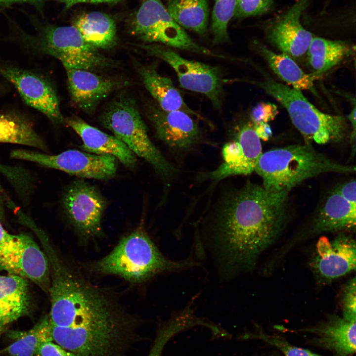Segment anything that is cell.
<instances>
[{
    "instance_id": "1",
    "label": "cell",
    "mask_w": 356,
    "mask_h": 356,
    "mask_svg": "<svg viewBox=\"0 0 356 356\" xmlns=\"http://www.w3.org/2000/svg\"><path fill=\"white\" fill-rule=\"evenodd\" d=\"M288 194L248 181L219 198L209 225L225 272L252 267L275 240L285 220Z\"/></svg>"
},
{
    "instance_id": "2",
    "label": "cell",
    "mask_w": 356,
    "mask_h": 356,
    "mask_svg": "<svg viewBox=\"0 0 356 356\" xmlns=\"http://www.w3.org/2000/svg\"><path fill=\"white\" fill-rule=\"evenodd\" d=\"M50 324L67 327L126 329L129 319L103 290L68 269L51 249Z\"/></svg>"
},
{
    "instance_id": "3",
    "label": "cell",
    "mask_w": 356,
    "mask_h": 356,
    "mask_svg": "<svg viewBox=\"0 0 356 356\" xmlns=\"http://www.w3.org/2000/svg\"><path fill=\"white\" fill-rule=\"evenodd\" d=\"M354 166L336 162L308 144H296L269 150L261 154L255 169L263 186L289 192L303 181L322 174L355 172Z\"/></svg>"
},
{
    "instance_id": "4",
    "label": "cell",
    "mask_w": 356,
    "mask_h": 356,
    "mask_svg": "<svg viewBox=\"0 0 356 356\" xmlns=\"http://www.w3.org/2000/svg\"><path fill=\"white\" fill-rule=\"evenodd\" d=\"M191 261L166 258L148 234L138 228L123 237L108 254L92 265L99 273L119 276L133 283L142 282L156 274L183 268Z\"/></svg>"
},
{
    "instance_id": "5",
    "label": "cell",
    "mask_w": 356,
    "mask_h": 356,
    "mask_svg": "<svg viewBox=\"0 0 356 356\" xmlns=\"http://www.w3.org/2000/svg\"><path fill=\"white\" fill-rule=\"evenodd\" d=\"M100 121L105 128L148 162L164 179L171 180L178 174V170L151 141L136 103L130 96L122 94L117 97L104 111Z\"/></svg>"
},
{
    "instance_id": "6",
    "label": "cell",
    "mask_w": 356,
    "mask_h": 356,
    "mask_svg": "<svg viewBox=\"0 0 356 356\" xmlns=\"http://www.w3.org/2000/svg\"><path fill=\"white\" fill-rule=\"evenodd\" d=\"M254 84L285 108L293 125L306 138L324 144L344 137L346 131L344 118L321 112L300 90L271 79Z\"/></svg>"
},
{
    "instance_id": "7",
    "label": "cell",
    "mask_w": 356,
    "mask_h": 356,
    "mask_svg": "<svg viewBox=\"0 0 356 356\" xmlns=\"http://www.w3.org/2000/svg\"><path fill=\"white\" fill-rule=\"evenodd\" d=\"M132 31L135 35L147 42L214 57L229 59L195 42L173 19L161 0H145L142 3L133 21Z\"/></svg>"
},
{
    "instance_id": "8",
    "label": "cell",
    "mask_w": 356,
    "mask_h": 356,
    "mask_svg": "<svg viewBox=\"0 0 356 356\" xmlns=\"http://www.w3.org/2000/svg\"><path fill=\"white\" fill-rule=\"evenodd\" d=\"M39 36L40 49L60 60L65 68L91 71L112 64L111 60L85 41L74 25L47 27Z\"/></svg>"
},
{
    "instance_id": "9",
    "label": "cell",
    "mask_w": 356,
    "mask_h": 356,
    "mask_svg": "<svg viewBox=\"0 0 356 356\" xmlns=\"http://www.w3.org/2000/svg\"><path fill=\"white\" fill-rule=\"evenodd\" d=\"M141 47L149 55L163 60L174 69L181 88L204 94L215 108H221L225 81L219 68L186 59L164 45L153 44Z\"/></svg>"
},
{
    "instance_id": "10",
    "label": "cell",
    "mask_w": 356,
    "mask_h": 356,
    "mask_svg": "<svg viewBox=\"0 0 356 356\" xmlns=\"http://www.w3.org/2000/svg\"><path fill=\"white\" fill-rule=\"evenodd\" d=\"M10 156L13 159L34 162L82 178L108 179L113 177L117 171V159L114 156L75 149L50 155L20 149L12 151Z\"/></svg>"
},
{
    "instance_id": "11",
    "label": "cell",
    "mask_w": 356,
    "mask_h": 356,
    "mask_svg": "<svg viewBox=\"0 0 356 356\" xmlns=\"http://www.w3.org/2000/svg\"><path fill=\"white\" fill-rule=\"evenodd\" d=\"M62 203L69 220L80 235L89 238L102 233V218L107 202L96 187L82 178L76 179L68 186Z\"/></svg>"
},
{
    "instance_id": "12",
    "label": "cell",
    "mask_w": 356,
    "mask_h": 356,
    "mask_svg": "<svg viewBox=\"0 0 356 356\" xmlns=\"http://www.w3.org/2000/svg\"><path fill=\"white\" fill-rule=\"evenodd\" d=\"M49 265L45 255L30 236L12 235L0 244V269L34 281L49 289Z\"/></svg>"
},
{
    "instance_id": "13",
    "label": "cell",
    "mask_w": 356,
    "mask_h": 356,
    "mask_svg": "<svg viewBox=\"0 0 356 356\" xmlns=\"http://www.w3.org/2000/svg\"><path fill=\"white\" fill-rule=\"evenodd\" d=\"M235 131L232 139L222 147V163L214 170L200 174V180L219 181L255 171L263 152L261 139L254 129L253 124H244Z\"/></svg>"
},
{
    "instance_id": "14",
    "label": "cell",
    "mask_w": 356,
    "mask_h": 356,
    "mask_svg": "<svg viewBox=\"0 0 356 356\" xmlns=\"http://www.w3.org/2000/svg\"><path fill=\"white\" fill-rule=\"evenodd\" d=\"M50 325L52 341L76 356H112L123 341L126 333L107 329Z\"/></svg>"
},
{
    "instance_id": "15",
    "label": "cell",
    "mask_w": 356,
    "mask_h": 356,
    "mask_svg": "<svg viewBox=\"0 0 356 356\" xmlns=\"http://www.w3.org/2000/svg\"><path fill=\"white\" fill-rule=\"evenodd\" d=\"M0 75L16 89L24 101L45 115L53 123L64 122L57 94L50 83L32 71L0 65Z\"/></svg>"
},
{
    "instance_id": "16",
    "label": "cell",
    "mask_w": 356,
    "mask_h": 356,
    "mask_svg": "<svg viewBox=\"0 0 356 356\" xmlns=\"http://www.w3.org/2000/svg\"><path fill=\"white\" fill-rule=\"evenodd\" d=\"M148 115L158 139L174 152L189 153L202 141L198 124L185 112L164 111L151 106Z\"/></svg>"
},
{
    "instance_id": "17",
    "label": "cell",
    "mask_w": 356,
    "mask_h": 356,
    "mask_svg": "<svg viewBox=\"0 0 356 356\" xmlns=\"http://www.w3.org/2000/svg\"><path fill=\"white\" fill-rule=\"evenodd\" d=\"M310 0H297L266 30L268 40L282 53L291 58L299 57L306 53L314 37L301 22L302 14Z\"/></svg>"
},
{
    "instance_id": "18",
    "label": "cell",
    "mask_w": 356,
    "mask_h": 356,
    "mask_svg": "<svg viewBox=\"0 0 356 356\" xmlns=\"http://www.w3.org/2000/svg\"><path fill=\"white\" fill-rule=\"evenodd\" d=\"M316 249L312 266L325 279H336L355 270L356 245L351 236L341 234L331 241L321 237L317 242Z\"/></svg>"
},
{
    "instance_id": "19",
    "label": "cell",
    "mask_w": 356,
    "mask_h": 356,
    "mask_svg": "<svg viewBox=\"0 0 356 356\" xmlns=\"http://www.w3.org/2000/svg\"><path fill=\"white\" fill-rule=\"evenodd\" d=\"M65 69L71 98L79 109L86 113H92L99 103L120 84L89 70Z\"/></svg>"
},
{
    "instance_id": "20",
    "label": "cell",
    "mask_w": 356,
    "mask_h": 356,
    "mask_svg": "<svg viewBox=\"0 0 356 356\" xmlns=\"http://www.w3.org/2000/svg\"><path fill=\"white\" fill-rule=\"evenodd\" d=\"M64 123L81 137L83 144L80 148L82 150L97 155L113 156L129 169L135 166V155L115 136L101 131L77 116L64 119Z\"/></svg>"
},
{
    "instance_id": "21",
    "label": "cell",
    "mask_w": 356,
    "mask_h": 356,
    "mask_svg": "<svg viewBox=\"0 0 356 356\" xmlns=\"http://www.w3.org/2000/svg\"><path fill=\"white\" fill-rule=\"evenodd\" d=\"M145 88L164 111L180 110L191 116L203 117L185 103L172 80L160 75L154 65L142 66L139 69Z\"/></svg>"
},
{
    "instance_id": "22",
    "label": "cell",
    "mask_w": 356,
    "mask_h": 356,
    "mask_svg": "<svg viewBox=\"0 0 356 356\" xmlns=\"http://www.w3.org/2000/svg\"><path fill=\"white\" fill-rule=\"evenodd\" d=\"M28 290L25 278L15 274L0 275V331L27 312Z\"/></svg>"
},
{
    "instance_id": "23",
    "label": "cell",
    "mask_w": 356,
    "mask_h": 356,
    "mask_svg": "<svg viewBox=\"0 0 356 356\" xmlns=\"http://www.w3.org/2000/svg\"><path fill=\"white\" fill-rule=\"evenodd\" d=\"M314 223V230L319 232L354 229L356 205L335 189L326 198Z\"/></svg>"
},
{
    "instance_id": "24",
    "label": "cell",
    "mask_w": 356,
    "mask_h": 356,
    "mask_svg": "<svg viewBox=\"0 0 356 356\" xmlns=\"http://www.w3.org/2000/svg\"><path fill=\"white\" fill-rule=\"evenodd\" d=\"M312 331L324 347L337 356H349L356 352V321L335 316Z\"/></svg>"
},
{
    "instance_id": "25",
    "label": "cell",
    "mask_w": 356,
    "mask_h": 356,
    "mask_svg": "<svg viewBox=\"0 0 356 356\" xmlns=\"http://www.w3.org/2000/svg\"><path fill=\"white\" fill-rule=\"evenodd\" d=\"M73 25L87 43L97 49L110 48L116 43V24L105 13L98 11L86 13L77 18Z\"/></svg>"
},
{
    "instance_id": "26",
    "label": "cell",
    "mask_w": 356,
    "mask_h": 356,
    "mask_svg": "<svg viewBox=\"0 0 356 356\" xmlns=\"http://www.w3.org/2000/svg\"><path fill=\"white\" fill-rule=\"evenodd\" d=\"M353 47L341 40H330L313 37L307 51L313 74L318 77L349 56Z\"/></svg>"
},
{
    "instance_id": "27",
    "label": "cell",
    "mask_w": 356,
    "mask_h": 356,
    "mask_svg": "<svg viewBox=\"0 0 356 356\" xmlns=\"http://www.w3.org/2000/svg\"><path fill=\"white\" fill-rule=\"evenodd\" d=\"M258 47L270 68L282 81L294 89L315 92L314 82L318 77L305 73L291 57L284 54L275 53L264 45Z\"/></svg>"
},
{
    "instance_id": "28",
    "label": "cell",
    "mask_w": 356,
    "mask_h": 356,
    "mask_svg": "<svg viewBox=\"0 0 356 356\" xmlns=\"http://www.w3.org/2000/svg\"><path fill=\"white\" fill-rule=\"evenodd\" d=\"M166 8L183 29L203 36L207 31L208 0H169Z\"/></svg>"
},
{
    "instance_id": "29",
    "label": "cell",
    "mask_w": 356,
    "mask_h": 356,
    "mask_svg": "<svg viewBox=\"0 0 356 356\" xmlns=\"http://www.w3.org/2000/svg\"><path fill=\"white\" fill-rule=\"evenodd\" d=\"M0 142L33 147L47 152V146L32 124L17 116L0 114Z\"/></svg>"
},
{
    "instance_id": "30",
    "label": "cell",
    "mask_w": 356,
    "mask_h": 356,
    "mask_svg": "<svg viewBox=\"0 0 356 356\" xmlns=\"http://www.w3.org/2000/svg\"><path fill=\"white\" fill-rule=\"evenodd\" d=\"M49 317L44 318L34 327L25 332L6 349L10 356H34L44 342L52 341Z\"/></svg>"
},
{
    "instance_id": "31",
    "label": "cell",
    "mask_w": 356,
    "mask_h": 356,
    "mask_svg": "<svg viewBox=\"0 0 356 356\" xmlns=\"http://www.w3.org/2000/svg\"><path fill=\"white\" fill-rule=\"evenodd\" d=\"M196 324L194 317L186 310L174 317L159 330L148 356H161L165 345L172 338Z\"/></svg>"
},
{
    "instance_id": "32",
    "label": "cell",
    "mask_w": 356,
    "mask_h": 356,
    "mask_svg": "<svg viewBox=\"0 0 356 356\" xmlns=\"http://www.w3.org/2000/svg\"><path fill=\"white\" fill-rule=\"evenodd\" d=\"M236 0H215L212 14L211 31L213 44L227 42L228 24L234 17Z\"/></svg>"
},
{
    "instance_id": "33",
    "label": "cell",
    "mask_w": 356,
    "mask_h": 356,
    "mask_svg": "<svg viewBox=\"0 0 356 356\" xmlns=\"http://www.w3.org/2000/svg\"><path fill=\"white\" fill-rule=\"evenodd\" d=\"M273 0H236L234 17L238 18L259 15L268 12Z\"/></svg>"
},
{
    "instance_id": "34",
    "label": "cell",
    "mask_w": 356,
    "mask_h": 356,
    "mask_svg": "<svg viewBox=\"0 0 356 356\" xmlns=\"http://www.w3.org/2000/svg\"><path fill=\"white\" fill-rule=\"evenodd\" d=\"M258 337L278 349L285 356H319L311 351L289 344L281 338L260 333Z\"/></svg>"
},
{
    "instance_id": "35",
    "label": "cell",
    "mask_w": 356,
    "mask_h": 356,
    "mask_svg": "<svg viewBox=\"0 0 356 356\" xmlns=\"http://www.w3.org/2000/svg\"><path fill=\"white\" fill-rule=\"evenodd\" d=\"M356 278L350 280L345 287L343 298V317L348 320H356Z\"/></svg>"
},
{
    "instance_id": "36",
    "label": "cell",
    "mask_w": 356,
    "mask_h": 356,
    "mask_svg": "<svg viewBox=\"0 0 356 356\" xmlns=\"http://www.w3.org/2000/svg\"><path fill=\"white\" fill-rule=\"evenodd\" d=\"M278 113L276 105L269 102H261L253 108L250 117L253 124L267 123L273 120Z\"/></svg>"
},
{
    "instance_id": "37",
    "label": "cell",
    "mask_w": 356,
    "mask_h": 356,
    "mask_svg": "<svg viewBox=\"0 0 356 356\" xmlns=\"http://www.w3.org/2000/svg\"><path fill=\"white\" fill-rule=\"evenodd\" d=\"M36 356H76L52 341L43 343L38 348Z\"/></svg>"
},
{
    "instance_id": "38",
    "label": "cell",
    "mask_w": 356,
    "mask_h": 356,
    "mask_svg": "<svg viewBox=\"0 0 356 356\" xmlns=\"http://www.w3.org/2000/svg\"><path fill=\"white\" fill-rule=\"evenodd\" d=\"M356 182L355 179L345 182L336 188L337 191L347 200L356 205Z\"/></svg>"
},
{
    "instance_id": "39",
    "label": "cell",
    "mask_w": 356,
    "mask_h": 356,
    "mask_svg": "<svg viewBox=\"0 0 356 356\" xmlns=\"http://www.w3.org/2000/svg\"><path fill=\"white\" fill-rule=\"evenodd\" d=\"M254 129L260 139L267 140L272 135V131L267 123H260L253 124Z\"/></svg>"
},
{
    "instance_id": "40",
    "label": "cell",
    "mask_w": 356,
    "mask_h": 356,
    "mask_svg": "<svg viewBox=\"0 0 356 356\" xmlns=\"http://www.w3.org/2000/svg\"><path fill=\"white\" fill-rule=\"evenodd\" d=\"M118 0H59L65 6L69 8L78 3H102L114 2Z\"/></svg>"
},
{
    "instance_id": "41",
    "label": "cell",
    "mask_w": 356,
    "mask_h": 356,
    "mask_svg": "<svg viewBox=\"0 0 356 356\" xmlns=\"http://www.w3.org/2000/svg\"><path fill=\"white\" fill-rule=\"evenodd\" d=\"M356 106H355L354 108L351 111V113L349 114L348 116V119L350 121V122L351 123L352 128H353V132L351 135V140L352 142H353V140L355 139V134H356Z\"/></svg>"
},
{
    "instance_id": "42",
    "label": "cell",
    "mask_w": 356,
    "mask_h": 356,
    "mask_svg": "<svg viewBox=\"0 0 356 356\" xmlns=\"http://www.w3.org/2000/svg\"><path fill=\"white\" fill-rule=\"evenodd\" d=\"M12 172L11 166L7 165L0 162V173L4 177H8L10 176Z\"/></svg>"
},
{
    "instance_id": "43",
    "label": "cell",
    "mask_w": 356,
    "mask_h": 356,
    "mask_svg": "<svg viewBox=\"0 0 356 356\" xmlns=\"http://www.w3.org/2000/svg\"><path fill=\"white\" fill-rule=\"evenodd\" d=\"M12 234L8 233L3 227L0 222V244L3 243L10 238Z\"/></svg>"
},
{
    "instance_id": "44",
    "label": "cell",
    "mask_w": 356,
    "mask_h": 356,
    "mask_svg": "<svg viewBox=\"0 0 356 356\" xmlns=\"http://www.w3.org/2000/svg\"><path fill=\"white\" fill-rule=\"evenodd\" d=\"M44 0H0V2H27L34 4H40Z\"/></svg>"
},
{
    "instance_id": "45",
    "label": "cell",
    "mask_w": 356,
    "mask_h": 356,
    "mask_svg": "<svg viewBox=\"0 0 356 356\" xmlns=\"http://www.w3.org/2000/svg\"><path fill=\"white\" fill-rule=\"evenodd\" d=\"M3 215V207L1 204V202L0 200V218L2 217Z\"/></svg>"
}]
</instances>
